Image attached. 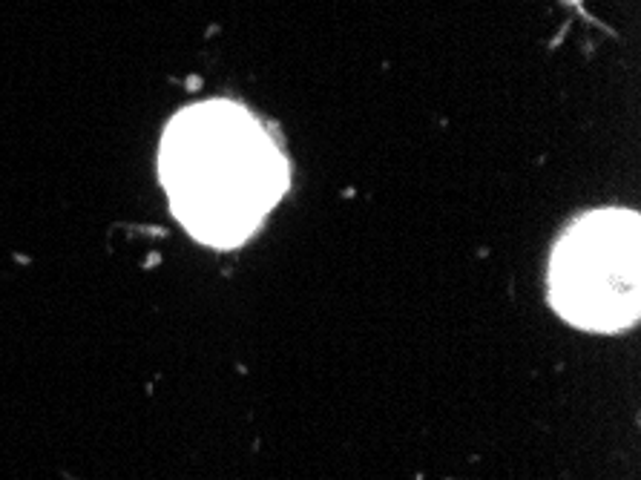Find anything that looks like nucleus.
<instances>
[{
    "label": "nucleus",
    "mask_w": 641,
    "mask_h": 480,
    "mask_svg": "<svg viewBox=\"0 0 641 480\" xmlns=\"http://www.w3.org/2000/svg\"><path fill=\"white\" fill-rule=\"evenodd\" d=\"M161 181L175 219L199 242L242 244L288 187L276 141L230 101L182 110L161 141Z\"/></svg>",
    "instance_id": "1"
},
{
    "label": "nucleus",
    "mask_w": 641,
    "mask_h": 480,
    "mask_svg": "<svg viewBox=\"0 0 641 480\" xmlns=\"http://www.w3.org/2000/svg\"><path fill=\"white\" fill-rule=\"evenodd\" d=\"M638 216L595 210L566 230L549 264V302L566 322L595 334L638 319Z\"/></svg>",
    "instance_id": "2"
}]
</instances>
